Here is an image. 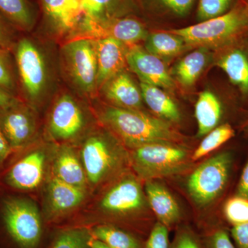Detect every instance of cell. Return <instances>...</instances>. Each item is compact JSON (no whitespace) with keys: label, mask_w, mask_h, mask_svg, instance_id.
<instances>
[{"label":"cell","mask_w":248,"mask_h":248,"mask_svg":"<svg viewBox=\"0 0 248 248\" xmlns=\"http://www.w3.org/2000/svg\"><path fill=\"white\" fill-rule=\"evenodd\" d=\"M169 248H204L202 238L186 225L179 226Z\"/></svg>","instance_id":"1f68e13d"},{"label":"cell","mask_w":248,"mask_h":248,"mask_svg":"<svg viewBox=\"0 0 248 248\" xmlns=\"http://www.w3.org/2000/svg\"><path fill=\"white\" fill-rule=\"evenodd\" d=\"M97 55V88L124 71L126 62V49L120 41L113 38L94 40Z\"/></svg>","instance_id":"9a60e30c"},{"label":"cell","mask_w":248,"mask_h":248,"mask_svg":"<svg viewBox=\"0 0 248 248\" xmlns=\"http://www.w3.org/2000/svg\"><path fill=\"white\" fill-rule=\"evenodd\" d=\"M0 14L22 30H30L35 24V14L28 0H0Z\"/></svg>","instance_id":"4316f807"},{"label":"cell","mask_w":248,"mask_h":248,"mask_svg":"<svg viewBox=\"0 0 248 248\" xmlns=\"http://www.w3.org/2000/svg\"><path fill=\"white\" fill-rule=\"evenodd\" d=\"M148 204L158 222L169 230L179 226L182 218L180 208L175 199L165 186L155 180L146 181L145 186Z\"/></svg>","instance_id":"e0dca14e"},{"label":"cell","mask_w":248,"mask_h":248,"mask_svg":"<svg viewBox=\"0 0 248 248\" xmlns=\"http://www.w3.org/2000/svg\"><path fill=\"white\" fill-rule=\"evenodd\" d=\"M104 95L115 107L140 110L142 106V94L128 73L124 71L117 73L102 86Z\"/></svg>","instance_id":"ffe728a7"},{"label":"cell","mask_w":248,"mask_h":248,"mask_svg":"<svg viewBox=\"0 0 248 248\" xmlns=\"http://www.w3.org/2000/svg\"><path fill=\"white\" fill-rule=\"evenodd\" d=\"M217 65L243 98H248V34L221 48Z\"/></svg>","instance_id":"7c38bea8"},{"label":"cell","mask_w":248,"mask_h":248,"mask_svg":"<svg viewBox=\"0 0 248 248\" xmlns=\"http://www.w3.org/2000/svg\"><path fill=\"white\" fill-rule=\"evenodd\" d=\"M231 233L236 248H248V222L232 226Z\"/></svg>","instance_id":"74e56055"},{"label":"cell","mask_w":248,"mask_h":248,"mask_svg":"<svg viewBox=\"0 0 248 248\" xmlns=\"http://www.w3.org/2000/svg\"><path fill=\"white\" fill-rule=\"evenodd\" d=\"M237 195L248 200V161L240 178L237 188Z\"/></svg>","instance_id":"ab89813d"},{"label":"cell","mask_w":248,"mask_h":248,"mask_svg":"<svg viewBox=\"0 0 248 248\" xmlns=\"http://www.w3.org/2000/svg\"><path fill=\"white\" fill-rule=\"evenodd\" d=\"M89 228L67 227L59 229L52 236L48 248H91Z\"/></svg>","instance_id":"83f0119b"},{"label":"cell","mask_w":248,"mask_h":248,"mask_svg":"<svg viewBox=\"0 0 248 248\" xmlns=\"http://www.w3.org/2000/svg\"><path fill=\"white\" fill-rule=\"evenodd\" d=\"M79 25L82 32L81 38L93 40L113 38L130 46L146 40L149 35L144 26L133 18L109 17L93 20L83 17Z\"/></svg>","instance_id":"9c48e42d"},{"label":"cell","mask_w":248,"mask_h":248,"mask_svg":"<svg viewBox=\"0 0 248 248\" xmlns=\"http://www.w3.org/2000/svg\"><path fill=\"white\" fill-rule=\"evenodd\" d=\"M45 223L37 205L20 197L3 202L0 218V244L4 248H43Z\"/></svg>","instance_id":"7a4b0ae2"},{"label":"cell","mask_w":248,"mask_h":248,"mask_svg":"<svg viewBox=\"0 0 248 248\" xmlns=\"http://www.w3.org/2000/svg\"><path fill=\"white\" fill-rule=\"evenodd\" d=\"M70 74L83 92L91 93L97 88V63L94 40L78 38L63 48Z\"/></svg>","instance_id":"ba28073f"},{"label":"cell","mask_w":248,"mask_h":248,"mask_svg":"<svg viewBox=\"0 0 248 248\" xmlns=\"http://www.w3.org/2000/svg\"><path fill=\"white\" fill-rule=\"evenodd\" d=\"M47 20L60 34L75 31L84 17L81 0H42Z\"/></svg>","instance_id":"ac0fdd59"},{"label":"cell","mask_w":248,"mask_h":248,"mask_svg":"<svg viewBox=\"0 0 248 248\" xmlns=\"http://www.w3.org/2000/svg\"><path fill=\"white\" fill-rule=\"evenodd\" d=\"M101 119L132 149L153 143H177L182 139L170 122L140 110L108 107Z\"/></svg>","instance_id":"6da1fadb"},{"label":"cell","mask_w":248,"mask_h":248,"mask_svg":"<svg viewBox=\"0 0 248 248\" xmlns=\"http://www.w3.org/2000/svg\"><path fill=\"white\" fill-rule=\"evenodd\" d=\"M232 163L231 153H219L204 161L190 174L187 190L197 205L206 206L221 195L228 182Z\"/></svg>","instance_id":"52a82bcc"},{"label":"cell","mask_w":248,"mask_h":248,"mask_svg":"<svg viewBox=\"0 0 248 248\" xmlns=\"http://www.w3.org/2000/svg\"><path fill=\"white\" fill-rule=\"evenodd\" d=\"M169 32L179 36L188 46L221 49L248 34V6L240 0L231 11L218 17Z\"/></svg>","instance_id":"3957f363"},{"label":"cell","mask_w":248,"mask_h":248,"mask_svg":"<svg viewBox=\"0 0 248 248\" xmlns=\"http://www.w3.org/2000/svg\"><path fill=\"white\" fill-rule=\"evenodd\" d=\"M55 177L71 185L85 189L86 178L82 163L69 147L60 148L54 163Z\"/></svg>","instance_id":"603a6c76"},{"label":"cell","mask_w":248,"mask_h":248,"mask_svg":"<svg viewBox=\"0 0 248 248\" xmlns=\"http://www.w3.org/2000/svg\"><path fill=\"white\" fill-rule=\"evenodd\" d=\"M81 157L87 180L94 186L117 174L127 160L126 153L118 143L100 134L86 140Z\"/></svg>","instance_id":"8992f818"},{"label":"cell","mask_w":248,"mask_h":248,"mask_svg":"<svg viewBox=\"0 0 248 248\" xmlns=\"http://www.w3.org/2000/svg\"><path fill=\"white\" fill-rule=\"evenodd\" d=\"M17 104V101L8 91L0 88V110Z\"/></svg>","instance_id":"b9f144b4"},{"label":"cell","mask_w":248,"mask_h":248,"mask_svg":"<svg viewBox=\"0 0 248 248\" xmlns=\"http://www.w3.org/2000/svg\"><path fill=\"white\" fill-rule=\"evenodd\" d=\"M84 114L78 103L68 94L61 96L54 104L48 131L54 140L66 141L76 138L84 128Z\"/></svg>","instance_id":"4fadbf2b"},{"label":"cell","mask_w":248,"mask_h":248,"mask_svg":"<svg viewBox=\"0 0 248 248\" xmlns=\"http://www.w3.org/2000/svg\"><path fill=\"white\" fill-rule=\"evenodd\" d=\"M145 41L147 51L161 59L176 56L188 47L180 37L170 32H153Z\"/></svg>","instance_id":"484cf974"},{"label":"cell","mask_w":248,"mask_h":248,"mask_svg":"<svg viewBox=\"0 0 248 248\" xmlns=\"http://www.w3.org/2000/svg\"><path fill=\"white\" fill-rule=\"evenodd\" d=\"M86 197L85 189L71 185L54 177L48 186L50 218L55 220L79 206Z\"/></svg>","instance_id":"d6986e66"},{"label":"cell","mask_w":248,"mask_h":248,"mask_svg":"<svg viewBox=\"0 0 248 248\" xmlns=\"http://www.w3.org/2000/svg\"><path fill=\"white\" fill-rule=\"evenodd\" d=\"M81 2L84 11L83 17L97 20L111 17L109 14L116 0H81Z\"/></svg>","instance_id":"d6a6232c"},{"label":"cell","mask_w":248,"mask_h":248,"mask_svg":"<svg viewBox=\"0 0 248 248\" xmlns=\"http://www.w3.org/2000/svg\"><path fill=\"white\" fill-rule=\"evenodd\" d=\"M223 104L213 93H201L195 104V117L198 124L197 136L203 137L218 125L223 115Z\"/></svg>","instance_id":"44dd1931"},{"label":"cell","mask_w":248,"mask_h":248,"mask_svg":"<svg viewBox=\"0 0 248 248\" xmlns=\"http://www.w3.org/2000/svg\"><path fill=\"white\" fill-rule=\"evenodd\" d=\"M130 160L134 170L146 182L183 172L192 157L177 143H153L134 148Z\"/></svg>","instance_id":"277c9868"},{"label":"cell","mask_w":248,"mask_h":248,"mask_svg":"<svg viewBox=\"0 0 248 248\" xmlns=\"http://www.w3.org/2000/svg\"><path fill=\"white\" fill-rule=\"evenodd\" d=\"M12 148L10 146L9 142L5 138L2 130L0 128V164L6 159L11 154Z\"/></svg>","instance_id":"60d3db41"},{"label":"cell","mask_w":248,"mask_h":248,"mask_svg":"<svg viewBox=\"0 0 248 248\" xmlns=\"http://www.w3.org/2000/svg\"><path fill=\"white\" fill-rule=\"evenodd\" d=\"M202 240L204 248H236L229 233L223 228L208 231Z\"/></svg>","instance_id":"836d02e7"},{"label":"cell","mask_w":248,"mask_h":248,"mask_svg":"<svg viewBox=\"0 0 248 248\" xmlns=\"http://www.w3.org/2000/svg\"><path fill=\"white\" fill-rule=\"evenodd\" d=\"M89 230L93 238L111 248H145L146 239L120 227L103 223L94 225Z\"/></svg>","instance_id":"cb8c5ba5"},{"label":"cell","mask_w":248,"mask_h":248,"mask_svg":"<svg viewBox=\"0 0 248 248\" xmlns=\"http://www.w3.org/2000/svg\"><path fill=\"white\" fill-rule=\"evenodd\" d=\"M0 88L11 92L15 89L14 75L7 56L3 48H0Z\"/></svg>","instance_id":"d590c367"},{"label":"cell","mask_w":248,"mask_h":248,"mask_svg":"<svg viewBox=\"0 0 248 248\" xmlns=\"http://www.w3.org/2000/svg\"><path fill=\"white\" fill-rule=\"evenodd\" d=\"M158 1L170 12L182 17L189 14L195 0H158Z\"/></svg>","instance_id":"8d00e7d4"},{"label":"cell","mask_w":248,"mask_h":248,"mask_svg":"<svg viewBox=\"0 0 248 248\" xmlns=\"http://www.w3.org/2000/svg\"><path fill=\"white\" fill-rule=\"evenodd\" d=\"M208 61V50L205 48L187 54L174 65L172 76L182 86L190 87L203 73Z\"/></svg>","instance_id":"d4e9b609"},{"label":"cell","mask_w":248,"mask_h":248,"mask_svg":"<svg viewBox=\"0 0 248 248\" xmlns=\"http://www.w3.org/2000/svg\"><path fill=\"white\" fill-rule=\"evenodd\" d=\"M246 3H247L248 6V0H246Z\"/></svg>","instance_id":"f6af8a7d"},{"label":"cell","mask_w":248,"mask_h":248,"mask_svg":"<svg viewBox=\"0 0 248 248\" xmlns=\"http://www.w3.org/2000/svg\"><path fill=\"white\" fill-rule=\"evenodd\" d=\"M126 62L142 82L169 91L174 89V79L161 58L135 45L126 50Z\"/></svg>","instance_id":"8fae6325"},{"label":"cell","mask_w":248,"mask_h":248,"mask_svg":"<svg viewBox=\"0 0 248 248\" xmlns=\"http://www.w3.org/2000/svg\"><path fill=\"white\" fill-rule=\"evenodd\" d=\"M224 215L232 226L248 222V200L238 196L228 200L225 205Z\"/></svg>","instance_id":"4dcf8cb0"},{"label":"cell","mask_w":248,"mask_h":248,"mask_svg":"<svg viewBox=\"0 0 248 248\" xmlns=\"http://www.w3.org/2000/svg\"><path fill=\"white\" fill-rule=\"evenodd\" d=\"M148 204L141 184L133 175H127L114 184L101 200L99 207L102 213L109 218L118 220L117 226L126 230L144 239L134 218L143 213Z\"/></svg>","instance_id":"5b68a950"},{"label":"cell","mask_w":248,"mask_h":248,"mask_svg":"<svg viewBox=\"0 0 248 248\" xmlns=\"http://www.w3.org/2000/svg\"><path fill=\"white\" fill-rule=\"evenodd\" d=\"M11 27H14L0 14V48L6 49L9 48L12 42V32Z\"/></svg>","instance_id":"f35d334b"},{"label":"cell","mask_w":248,"mask_h":248,"mask_svg":"<svg viewBox=\"0 0 248 248\" xmlns=\"http://www.w3.org/2000/svg\"><path fill=\"white\" fill-rule=\"evenodd\" d=\"M240 0H200L197 18L200 22L218 17L231 11Z\"/></svg>","instance_id":"f546056e"},{"label":"cell","mask_w":248,"mask_h":248,"mask_svg":"<svg viewBox=\"0 0 248 248\" xmlns=\"http://www.w3.org/2000/svg\"><path fill=\"white\" fill-rule=\"evenodd\" d=\"M89 245L91 248H111L100 240L93 238L92 236H91V239H90Z\"/></svg>","instance_id":"7bdbcfd3"},{"label":"cell","mask_w":248,"mask_h":248,"mask_svg":"<svg viewBox=\"0 0 248 248\" xmlns=\"http://www.w3.org/2000/svg\"><path fill=\"white\" fill-rule=\"evenodd\" d=\"M18 72L26 94L31 101L40 97L46 83V68L40 50L29 39H22L16 46Z\"/></svg>","instance_id":"30bf717a"},{"label":"cell","mask_w":248,"mask_h":248,"mask_svg":"<svg viewBox=\"0 0 248 248\" xmlns=\"http://www.w3.org/2000/svg\"><path fill=\"white\" fill-rule=\"evenodd\" d=\"M244 131L248 133V120L246 121L244 126Z\"/></svg>","instance_id":"ee69618b"},{"label":"cell","mask_w":248,"mask_h":248,"mask_svg":"<svg viewBox=\"0 0 248 248\" xmlns=\"http://www.w3.org/2000/svg\"><path fill=\"white\" fill-rule=\"evenodd\" d=\"M235 131L230 124H224L207 134L200 146L192 155V161H197L219 148L234 136Z\"/></svg>","instance_id":"f1b7e54d"},{"label":"cell","mask_w":248,"mask_h":248,"mask_svg":"<svg viewBox=\"0 0 248 248\" xmlns=\"http://www.w3.org/2000/svg\"><path fill=\"white\" fill-rule=\"evenodd\" d=\"M140 90L143 100L157 117L170 123H177L180 121L179 108L162 89L140 81Z\"/></svg>","instance_id":"7402d4cb"},{"label":"cell","mask_w":248,"mask_h":248,"mask_svg":"<svg viewBox=\"0 0 248 248\" xmlns=\"http://www.w3.org/2000/svg\"><path fill=\"white\" fill-rule=\"evenodd\" d=\"M169 230L156 222L152 228L145 242V248H169Z\"/></svg>","instance_id":"e575fe53"},{"label":"cell","mask_w":248,"mask_h":248,"mask_svg":"<svg viewBox=\"0 0 248 248\" xmlns=\"http://www.w3.org/2000/svg\"><path fill=\"white\" fill-rule=\"evenodd\" d=\"M46 154L42 149L27 153L16 161L5 177L7 185L15 190H33L42 184L45 175Z\"/></svg>","instance_id":"5bb4252c"},{"label":"cell","mask_w":248,"mask_h":248,"mask_svg":"<svg viewBox=\"0 0 248 248\" xmlns=\"http://www.w3.org/2000/svg\"><path fill=\"white\" fill-rule=\"evenodd\" d=\"M0 128L13 149L22 148L30 141L35 133V122L26 109L17 104L3 109Z\"/></svg>","instance_id":"2e32d148"}]
</instances>
